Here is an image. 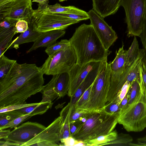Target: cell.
I'll list each match as a JSON object with an SVG mask.
<instances>
[{
    "label": "cell",
    "mask_w": 146,
    "mask_h": 146,
    "mask_svg": "<svg viewBox=\"0 0 146 146\" xmlns=\"http://www.w3.org/2000/svg\"><path fill=\"white\" fill-rule=\"evenodd\" d=\"M38 103L30 104H17L5 107L0 108V113L7 111L19 110L30 106L37 104Z\"/></svg>",
    "instance_id": "obj_34"
},
{
    "label": "cell",
    "mask_w": 146,
    "mask_h": 146,
    "mask_svg": "<svg viewBox=\"0 0 146 146\" xmlns=\"http://www.w3.org/2000/svg\"><path fill=\"white\" fill-rule=\"evenodd\" d=\"M119 114L106 113L104 108L90 115L71 136L86 143L99 136L112 131L118 123Z\"/></svg>",
    "instance_id": "obj_3"
},
{
    "label": "cell",
    "mask_w": 146,
    "mask_h": 146,
    "mask_svg": "<svg viewBox=\"0 0 146 146\" xmlns=\"http://www.w3.org/2000/svg\"><path fill=\"white\" fill-rule=\"evenodd\" d=\"M15 32L0 35V57L3 54L4 50L15 35Z\"/></svg>",
    "instance_id": "obj_30"
},
{
    "label": "cell",
    "mask_w": 146,
    "mask_h": 146,
    "mask_svg": "<svg viewBox=\"0 0 146 146\" xmlns=\"http://www.w3.org/2000/svg\"><path fill=\"white\" fill-rule=\"evenodd\" d=\"M70 46L69 40H61L47 47L45 51L49 56L58 51L66 49Z\"/></svg>",
    "instance_id": "obj_29"
},
{
    "label": "cell",
    "mask_w": 146,
    "mask_h": 146,
    "mask_svg": "<svg viewBox=\"0 0 146 146\" xmlns=\"http://www.w3.org/2000/svg\"><path fill=\"white\" fill-rule=\"evenodd\" d=\"M62 139H65L71 137V133L70 129H62Z\"/></svg>",
    "instance_id": "obj_45"
},
{
    "label": "cell",
    "mask_w": 146,
    "mask_h": 146,
    "mask_svg": "<svg viewBox=\"0 0 146 146\" xmlns=\"http://www.w3.org/2000/svg\"><path fill=\"white\" fill-rule=\"evenodd\" d=\"M121 0H92L93 9L103 18L115 14L120 6Z\"/></svg>",
    "instance_id": "obj_18"
},
{
    "label": "cell",
    "mask_w": 146,
    "mask_h": 146,
    "mask_svg": "<svg viewBox=\"0 0 146 146\" xmlns=\"http://www.w3.org/2000/svg\"><path fill=\"white\" fill-rule=\"evenodd\" d=\"M139 37L142 45L146 50V8L143 21L142 31Z\"/></svg>",
    "instance_id": "obj_39"
},
{
    "label": "cell",
    "mask_w": 146,
    "mask_h": 146,
    "mask_svg": "<svg viewBox=\"0 0 146 146\" xmlns=\"http://www.w3.org/2000/svg\"><path fill=\"white\" fill-rule=\"evenodd\" d=\"M63 126L61 118L59 116L43 131L21 146L60 145Z\"/></svg>",
    "instance_id": "obj_11"
},
{
    "label": "cell",
    "mask_w": 146,
    "mask_h": 146,
    "mask_svg": "<svg viewBox=\"0 0 146 146\" xmlns=\"http://www.w3.org/2000/svg\"><path fill=\"white\" fill-rule=\"evenodd\" d=\"M5 0H0V4L3 3L4 1Z\"/></svg>",
    "instance_id": "obj_50"
},
{
    "label": "cell",
    "mask_w": 146,
    "mask_h": 146,
    "mask_svg": "<svg viewBox=\"0 0 146 146\" xmlns=\"http://www.w3.org/2000/svg\"><path fill=\"white\" fill-rule=\"evenodd\" d=\"M11 131L9 130H0V139H4L9 134Z\"/></svg>",
    "instance_id": "obj_46"
},
{
    "label": "cell",
    "mask_w": 146,
    "mask_h": 146,
    "mask_svg": "<svg viewBox=\"0 0 146 146\" xmlns=\"http://www.w3.org/2000/svg\"><path fill=\"white\" fill-rule=\"evenodd\" d=\"M110 85V66L106 59L93 84L89 99L80 108L95 110L103 109L107 102Z\"/></svg>",
    "instance_id": "obj_4"
},
{
    "label": "cell",
    "mask_w": 146,
    "mask_h": 146,
    "mask_svg": "<svg viewBox=\"0 0 146 146\" xmlns=\"http://www.w3.org/2000/svg\"><path fill=\"white\" fill-rule=\"evenodd\" d=\"M9 0H5L4 2H5V1H9Z\"/></svg>",
    "instance_id": "obj_52"
},
{
    "label": "cell",
    "mask_w": 146,
    "mask_h": 146,
    "mask_svg": "<svg viewBox=\"0 0 146 146\" xmlns=\"http://www.w3.org/2000/svg\"><path fill=\"white\" fill-rule=\"evenodd\" d=\"M143 62L140 64L139 66L140 84L141 92L146 98V71Z\"/></svg>",
    "instance_id": "obj_32"
},
{
    "label": "cell",
    "mask_w": 146,
    "mask_h": 146,
    "mask_svg": "<svg viewBox=\"0 0 146 146\" xmlns=\"http://www.w3.org/2000/svg\"><path fill=\"white\" fill-rule=\"evenodd\" d=\"M76 62L75 53L70 46L66 49L49 56L40 68L43 74L53 75L68 73Z\"/></svg>",
    "instance_id": "obj_8"
},
{
    "label": "cell",
    "mask_w": 146,
    "mask_h": 146,
    "mask_svg": "<svg viewBox=\"0 0 146 146\" xmlns=\"http://www.w3.org/2000/svg\"><path fill=\"white\" fill-rule=\"evenodd\" d=\"M74 146H86V144L85 142L82 141L77 140Z\"/></svg>",
    "instance_id": "obj_48"
},
{
    "label": "cell",
    "mask_w": 146,
    "mask_h": 146,
    "mask_svg": "<svg viewBox=\"0 0 146 146\" xmlns=\"http://www.w3.org/2000/svg\"><path fill=\"white\" fill-rule=\"evenodd\" d=\"M33 116L31 113L24 115L14 119L7 124L0 128V130L8 128L12 129L17 127L23 121Z\"/></svg>",
    "instance_id": "obj_31"
},
{
    "label": "cell",
    "mask_w": 146,
    "mask_h": 146,
    "mask_svg": "<svg viewBox=\"0 0 146 146\" xmlns=\"http://www.w3.org/2000/svg\"><path fill=\"white\" fill-rule=\"evenodd\" d=\"M65 33V31L62 30L42 33L27 53H29L40 47H48L51 46L55 43L58 38L63 36Z\"/></svg>",
    "instance_id": "obj_17"
},
{
    "label": "cell",
    "mask_w": 146,
    "mask_h": 146,
    "mask_svg": "<svg viewBox=\"0 0 146 146\" xmlns=\"http://www.w3.org/2000/svg\"><path fill=\"white\" fill-rule=\"evenodd\" d=\"M131 146H146V134L143 137L138 138L135 143L129 144Z\"/></svg>",
    "instance_id": "obj_42"
},
{
    "label": "cell",
    "mask_w": 146,
    "mask_h": 146,
    "mask_svg": "<svg viewBox=\"0 0 146 146\" xmlns=\"http://www.w3.org/2000/svg\"><path fill=\"white\" fill-rule=\"evenodd\" d=\"M0 146H20V144L18 143L13 142L8 140H6L5 141H0Z\"/></svg>",
    "instance_id": "obj_44"
},
{
    "label": "cell",
    "mask_w": 146,
    "mask_h": 146,
    "mask_svg": "<svg viewBox=\"0 0 146 146\" xmlns=\"http://www.w3.org/2000/svg\"><path fill=\"white\" fill-rule=\"evenodd\" d=\"M77 140L72 137H69L67 138L62 139L61 141V145L63 146H74L77 141Z\"/></svg>",
    "instance_id": "obj_40"
},
{
    "label": "cell",
    "mask_w": 146,
    "mask_h": 146,
    "mask_svg": "<svg viewBox=\"0 0 146 146\" xmlns=\"http://www.w3.org/2000/svg\"><path fill=\"white\" fill-rule=\"evenodd\" d=\"M43 74L35 64L16 62L0 80V108L25 103L29 98L40 92L44 83Z\"/></svg>",
    "instance_id": "obj_1"
},
{
    "label": "cell",
    "mask_w": 146,
    "mask_h": 146,
    "mask_svg": "<svg viewBox=\"0 0 146 146\" xmlns=\"http://www.w3.org/2000/svg\"><path fill=\"white\" fill-rule=\"evenodd\" d=\"M53 103L51 101H41L37 104L17 110L21 111L24 114L31 113L33 116L42 115L51 108Z\"/></svg>",
    "instance_id": "obj_22"
},
{
    "label": "cell",
    "mask_w": 146,
    "mask_h": 146,
    "mask_svg": "<svg viewBox=\"0 0 146 146\" xmlns=\"http://www.w3.org/2000/svg\"><path fill=\"white\" fill-rule=\"evenodd\" d=\"M55 14L70 19L76 20L79 22L89 19L88 15H84L66 13H55Z\"/></svg>",
    "instance_id": "obj_36"
},
{
    "label": "cell",
    "mask_w": 146,
    "mask_h": 146,
    "mask_svg": "<svg viewBox=\"0 0 146 146\" xmlns=\"http://www.w3.org/2000/svg\"><path fill=\"white\" fill-rule=\"evenodd\" d=\"M118 123L128 132H140L146 127V98L141 92L134 103L119 114Z\"/></svg>",
    "instance_id": "obj_5"
},
{
    "label": "cell",
    "mask_w": 146,
    "mask_h": 146,
    "mask_svg": "<svg viewBox=\"0 0 146 146\" xmlns=\"http://www.w3.org/2000/svg\"><path fill=\"white\" fill-rule=\"evenodd\" d=\"M128 101V97L126 94L125 96L121 101L120 104V111L119 114L122 112L127 107Z\"/></svg>",
    "instance_id": "obj_43"
},
{
    "label": "cell",
    "mask_w": 146,
    "mask_h": 146,
    "mask_svg": "<svg viewBox=\"0 0 146 146\" xmlns=\"http://www.w3.org/2000/svg\"><path fill=\"white\" fill-rule=\"evenodd\" d=\"M124 46L123 44L122 46L116 51L114 59L109 63L110 85L107 103L116 98L118 92L127 81V76L134 64L135 62L131 65L126 67Z\"/></svg>",
    "instance_id": "obj_6"
},
{
    "label": "cell",
    "mask_w": 146,
    "mask_h": 146,
    "mask_svg": "<svg viewBox=\"0 0 146 146\" xmlns=\"http://www.w3.org/2000/svg\"><path fill=\"white\" fill-rule=\"evenodd\" d=\"M125 14L127 36H140L146 8V0H121Z\"/></svg>",
    "instance_id": "obj_7"
},
{
    "label": "cell",
    "mask_w": 146,
    "mask_h": 146,
    "mask_svg": "<svg viewBox=\"0 0 146 146\" xmlns=\"http://www.w3.org/2000/svg\"><path fill=\"white\" fill-rule=\"evenodd\" d=\"M92 84L85 91L76 102L75 105L76 108H80L88 101L90 96Z\"/></svg>",
    "instance_id": "obj_35"
},
{
    "label": "cell",
    "mask_w": 146,
    "mask_h": 146,
    "mask_svg": "<svg viewBox=\"0 0 146 146\" xmlns=\"http://www.w3.org/2000/svg\"><path fill=\"white\" fill-rule=\"evenodd\" d=\"M37 9L45 13H66L84 15L88 14L86 11L74 6H62L57 3L53 5H49L48 3L42 5H38Z\"/></svg>",
    "instance_id": "obj_21"
},
{
    "label": "cell",
    "mask_w": 146,
    "mask_h": 146,
    "mask_svg": "<svg viewBox=\"0 0 146 146\" xmlns=\"http://www.w3.org/2000/svg\"><path fill=\"white\" fill-rule=\"evenodd\" d=\"M98 110L77 108L75 105H70L68 103L60 111V116L63 125L70 124L82 117H88Z\"/></svg>",
    "instance_id": "obj_16"
},
{
    "label": "cell",
    "mask_w": 146,
    "mask_h": 146,
    "mask_svg": "<svg viewBox=\"0 0 146 146\" xmlns=\"http://www.w3.org/2000/svg\"><path fill=\"white\" fill-rule=\"evenodd\" d=\"M33 2L38 3V5H42L48 3V0H31Z\"/></svg>",
    "instance_id": "obj_47"
},
{
    "label": "cell",
    "mask_w": 146,
    "mask_h": 146,
    "mask_svg": "<svg viewBox=\"0 0 146 146\" xmlns=\"http://www.w3.org/2000/svg\"><path fill=\"white\" fill-rule=\"evenodd\" d=\"M139 45L136 36L127 50H125V58L126 67L131 65L138 56L140 51Z\"/></svg>",
    "instance_id": "obj_23"
},
{
    "label": "cell",
    "mask_w": 146,
    "mask_h": 146,
    "mask_svg": "<svg viewBox=\"0 0 146 146\" xmlns=\"http://www.w3.org/2000/svg\"><path fill=\"white\" fill-rule=\"evenodd\" d=\"M133 139L129 134L121 133L118 134L115 140L103 144L102 145L109 146H129L133 142Z\"/></svg>",
    "instance_id": "obj_26"
},
{
    "label": "cell",
    "mask_w": 146,
    "mask_h": 146,
    "mask_svg": "<svg viewBox=\"0 0 146 146\" xmlns=\"http://www.w3.org/2000/svg\"><path fill=\"white\" fill-rule=\"evenodd\" d=\"M69 40L76 55V63L81 66L107 59L108 50L105 48L90 24L80 26Z\"/></svg>",
    "instance_id": "obj_2"
},
{
    "label": "cell",
    "mask_w": 146,
    "mask_h": 146,
    "mask_svg": "<svg viewBox=\"0 0 146 146\" xmlns=\"http://www.w3.org/2000/svg\"><path fill=\"white\" fill-rule=\"evenodd\" d=\"M88 13L90 21V24L93 27L105 48H109L118 38L115 31L93 9Z\"/></svg>",
    "instance_id": "obj_13"
},
{
    "label": "cell",
    "mask_w": 146,
    "mask_h": 146,
    "mask_svg": "<svg viewBox=\"0 0 146 146\" xmlns=\"http://www.w3.org/2000/svg\"><path fill=\"white\" fill-rule=\"evenodd\" d=\"M31 0H9L0 4V20L9 18L17 20L32 21L34 10Z\"/></svg>",
    "instance_id": "obj_10"
},
{
    "label": "cell",
    "mask_w": 146,
    "mask_h": 146,
    "mask_svg": "<svg viewBox=\"0 0 146 146\" xmlns=\"http://www.w3.org/2000/svg\"><path fill=\"white\" fill-rule=\"evenodd\" d=\"M69 87L68 73L65 72L53 75L50 81L43 86L40 92L42 94V101L52 102L68 94Z\"/></svg>",
    "instance_id": "obj_12"
},
{
    "label": "cell",
    "mask_w": 146,
    "mask_h": 146,
    "mask_svg": "<svg viewBox=\"0 0 146 146\" xmlns=\"http://www.w3.org/2000/svg\"><path fill=\"white\" fill-rule=\"evenodd\" d=\"M131 83L127 81L118 92L115 99L117 102L120 104L121 101L127 94L129 88Z\"/></svg>",
    "instance_id": "obj_37"
},
{
    "label": "cell",
    "mask_w": 146,
    "mask_h": 146,
    "mask_svg": "<svg viewBox=\"0 0 146 146\" xmlns=\"http://www.w3.org/2000/svg\"><path fill=\"white\" fill-rule=\"evenodd\" d=\"M46 127L36 122L28 121L14 128L4 139L19 143L21 146L44 129Z\"/></svg>",
    "instance_id": "obj_14"
},
{
    "label": "cell",
    "mask_w": 146,
    "mask_h": 146,
    "mask_svg": "<svg viewBox=\"0 0 146 146\" xmlns=\"http://www.w3.org/2000/svg\"><path fill=\"white\" fill-rule=\"evenodd\" d=\"M17 62L5 56L4 54L0 57V80L5 77Z\"/></svg>",
    "instance_id": "obj_27"
},
{
    "label": "cell",
    "mask_w": 146,
    "mask_h": 146,
    "mask_svg": "<svg viewBox=\"0 0 146 146\" xmlns=\"http://www.w3.org/2000/svg\"><path fill=\"white\" fill-rule=\"evenodd\" d=\"M58 0L60 2H63V1H67V0Z\"/></svg>",
    "instance_id": "obj_51"
},
{
    "label": "cell",
    "mask_w": 146,
    "mask_h": 146,
    "mask_svg": "<svg viewBox=\"0 0 146 146\" xmlns=\"http://www.w3.org/2000/svg\"><path fill=\"white\" fill-rule=\"evenodd\" d=\"M117 135V131L115 130L107 134L101 135L90 140L86 143V146H102L103 144L115 139Z\"/></svg>",
    "instance_id": "obj_25"
},
{
    "label": "cell",
    "mask_w": 146,
    "mask_h": 146,
    "mask_svg": "<svg viewBox=\"0 0 146 146\" xmlns=\"http://www.w3.org/2000/svg\"><path fill=\"white\" fill-rule=\"evenodd\" d=\"M29 24V28L25 32L21 33L19 36L13 41H11L7 46L6 50L15 48L17 49L19 45L26 43L34 42L41 35L34 30L32 21Z\"/></svg>",
    "instance_id": "obj_20"
},
{
    "label": "cell",
    "mask_w": 146,
    "mask_h": 146,
    "mask_svg": "<svg viewBox=\"0 0 146 146\" xmlns=\"http://www.w3.org/2000/svg\"><path fill=\"white\" fill-rule=\"evenodd\" d=\"M143 63L145 68L146 71V58L144 60L143 62Z\"/></svg>",
    "instance_id": "obj_49"
},
{
    "label": "cell",
    "mask_w": 146,
    "mask_h": 146,
    "mask_svg": "<svg viewBox=\"0 0 146 146\" xmlns=\"http://www.w3.org/2000/svg\"><path fill=\"white\" fill-rule=\"evenodd\" d=\"M25 115L17 110L0 113V128L8 124L16 118Z\"/></svg>",
    "instance_id": "obj_28"
},
{
    "label": "cell",
    "mask_w": 146,
    "mask_h": 146,
    "mask_svg": "<svg viewBox=\"0 0 146 146\" xmlns=\"http://www.w3.org/2000/svg\"><path fill=\"white\" fill-rule=\"evenodd\" d=\"M32 21L34 30L40 33L56 30H64L79 21L56 15L34 10Z\"/></svg>",
    "instance_id": "obj_9"
},
{
    "label": "cell",
    "mask_w": 146,
    "mask_h": 146,
    "mask_svg": "<svg viewBox=\"0 0 146 146\" xmlns=\"http://www.w3.org/2000/svg\"><path fill=\"white\" fill-rule=\"evenodd\" d=\"M29 28L28 23L24 20L17 21L15 25V32L16 33H23Z\"/></svg>",
    "instance_id": "obj_38"
},
{
    "label": "cell",
    "mask_w": 146,
    "mask_h": 146,
    "mask_svg": "<svg viewBox=\"0 0 146 146\" xmlns=\"http://www.w3.org/2000/svg\"><path fill=\"white\" fill-rule=\"evenodd\" d=\"M120 104L114 99L111 102L107 103L104 109L106 113H108L119 114L120 111Z\"/></svg>",
    "instance_id": "obj_33"
},
{
    "label": "cell",
    "mask_w": 146,
    "mask_h": 146,
    "mask_svg": "<svg viewBox=\"0 0 146 146\" xmlns=\"http://www.w3.org/2000/svg\"><path fill=\"white\" fill-rule=\"evenodd\" d=\"M82 118V117L70 124V129L71 133V135L76 131L78 127L82 124L83 123Z\"/></svg>",
    "instance_id": "obj_41"
},
{
    "label": "cell",
    "mask_w": 146,
    "mask_h": 146,
    "mask_svg": "<svg viewBox=\"0 0 146 146\" xmlns=\"http://www.w3.org/2000/svg\"><path fill=\"white\" fill-rule=\"evenodd\" d=\"M103 61L100 62L89 73L74 94L70 97V101L68 103L70 105H75L85 91L93 84L100 69Z\"/></svg>",
    "instance_id": "obj_19"
},
{
    "label": "cell",
    "mask_w": 146,
    "mask_h": 146,
    "mask_svg": "<svg viewBox=\"0 0 146 146\" xmlns=\"http://www.w3.org/2000/svg\"><path fill=\"white\" fill-rule=\"evenodd\" d=\"M100 62H92L81 66L76 63L68 73L69 77V87L68 94L71 97L89 73Z\"/></svg>",
    "instance_id": "obj_15"
},
{
    "label": "cell",
    "mask_w": 146,
    "mask_h": 146,
    "mask_svg": "<svg viewBox=\"0 0 146 146\" xmlns=\"http://www.w3.org/2000/svg\"><path fill=\"white\" fill-rule=\"evenodd\" d=\"M141 94L140 82L138 79H135L131 83L127 94L128 101L126 108L134 103L138 99Z\"/></svg>",
    "instance_id": "obj_24"
}]
</instances>
